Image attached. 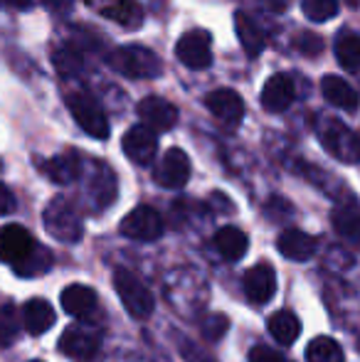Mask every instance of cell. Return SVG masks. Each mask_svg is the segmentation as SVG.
Wrapping results in <instances>:
<instances>
[{"label": "cell", "instance_id": "7c38bea8", "mask_svg": "<svg viewBox=\"0 0 360 362\" xmlns=\"http://www.w3.org/2000/svg\"><path fill=\"white\" fill-rule=\"evenodd\" d=\"M136 114H139V119L149 129L161 131V134L170 131L178 124V109L170 101L161 99V96H146V99H141L139 106H136Z\"/></svg>", "mask_w": 360, "mask_h": 362}, {"label": "cell", "instance_id": "e0dca14e", "mask_svg": "<svg viewBox=\"0 0 360 362\" xmlns=\"http://www.w3.org/2000/svg\"><path fill=\"white\" fill-rule=\"evenodd\" d=\"M277 247L281 257H286L289 262H308L316 254L318 242L316 237L301 232V229H284L277 239Z\"/></svg>", "mask_w": 360, "mask_h": 362}, {"label": "cell", "instance_id": "83f0119b", "mask_svg": "<svg viewBox=\"0 0 360 362\" xmlns=\"http://www.w3.org/2000/svg\"><path fill=\"white\" fill-rule=\"evenodd\" d=\"M91 192L99 207H106L116 200V177L106 165H99L94 173V182H91Z\"/></svg>", "mask_w": 360, "mask_h": 362}, {"label": "cell", "instance_id": "1f68e13d", "mask_svg": "<svg viewBox=\"0 0 360 362\" xmlns=\"http://www.w3.org/2000/svg\"><path fill=\"white\" fill-rule=\"evenodd\" d=\"M52 62H54V69L62 76H77L82 72V57L67 47L57 49V52L52 54Z\"/></svg>", "mask_w": 360, "mask_h": 362}, {"label": "cell", "instance_id": "f546056e", "mask_svg": "<svg viewBox=\"0 0 360 362\" xmlns=\"http://www.w3.org/2000/svg\"><path fill=\"white\" fill-rule=\"evenodd\" d=\"M50 267H52V254H50L45 247H37L28 262H23L18 269H15V274H18V276H25V279H33V276H40V274L50 272Z\"/></svg>", "mask_w": 360, "mask_h": 362}, {"label": "cell", "instance_id": "44dd1931", "mask_svg": "<svg viewBox=\"0 0 360 362\" xmlns=\"http://www.w3.org/2000/svg\"><path fill=\"white\" fill-rule=\"evenodd\" d=\"M294 101V81L286 74H274L262 89V106L272 114L286 111Z\"/></svg>", "mask_w": 360, "mask_h": 362}, {"label": "cell", "instance_id": "836d02e7", "mask_svg": "<svg viewBox=\"0 0 360 362\" xmlns=\"http://www.w3.org/2000/svg\"><path fill=\"white\" fill-rule=\"evenodd\" d=\"M294 47H296L301 54H306V57H316V54L323 52V40L313 33H301V35H296V40H294Z\"/></svg>", "mask_w": 360, "mask_h": 362}, {"label": "cell", "instance_id": "f35d334b", "mask_svg": "<svg viewBox=\"0 0 360 362\" xmlns=\"http://www.w3.org/2000/svg\"><path fill=\"white\" fill-rule=\"evenodd\" d=\"M267 5H269L274 13H284V10L291 5V0H267Z\"/></svg>", "mask_w": 360, "mask_h": 362}, {"label": "cell", "instance_id": "4fadbf2b", "mask_svg": "<svg viewBox=\"0 0 360 362\" xmlns=\"http://www.w3.org/2000/svg\"><path fill=\"white\" fill-rule=\"evenodd\" d=\"M242 286H245V293L252 303L265 305V303H269L274 298V293H277V274H274V269L267 262L257 264V267H252L250 272L245 274Z\"/></svg>", "mask_w": 360, "mask_h": 362}, {"label": "cell", "instance_id": "b9f144b4", "mask_svg": "<svg viewBox=\"0 0 360 362\" xmlns=\"http://www.w3.org/2000/svg\"><path fill=\"white\" fill-rule=\"evenodd\" d=\"M47 3H50V0H47Z\"/></svg>", "mask_w": 360, "mask_h": 362}, {"label": "cell", "instance_id": "60d3db41", "mask_svg": "<svg viewBox=\"0 0 360 362\" xmlns=\"http://www.w3.org/2000/svg\"><path fill=\"white\" fill-rule=\"evenodd\" d=\"M30 362H42V360H30Z\"/></svg>", "mask_w": 360, "mask_h": 362}, {"label": "cell", "instance_id": "cb8c5ba5", "mask_svg": "<svg viewBox=\"0 0 360 362\" xmlns=\"http://www.w3.org/2000/svg\"><path fill=\"white\" fill-rule=\"evenodd\" d=\"M267 328H269L272 338L277 340L279 345H284V348L294 345L298 340V335H301V323H298V318L291 310H277V313L267 320Z\"/></svg>", "mask_w": 360, "mask_h": 362}, {"label": "cell", "instance_id": "8992f818", "mask_svg": "<svg viewBox=\"0 0 360 362\" xmlns=\"http://www.w3.org/2000/svg\"><path fill=\"white\" fill-rule=\"evenodd\" d=\"M119 232L129 239H136V242H156L163 234V219L153 207L141 205L121 219Z\"/></svg>", "mask_w": 360, "mask_h": 362}, {"label": "cell", "instance_id": "7402d4cb", "mask_svg": "<svg viewBox=\"0 0 360 362\" xmlns=\"http://www.w3.org/2000/svg\"><path fill=\"white\" fill-rule=\"evenodd\" d=\"M215 249L220 252V257L225 259V262H240L247 254V249H250V239H247V234L242 232L240 227L227 224V227L217 229Z\"/></svg>", "mask_w": 360, "mask_h": 362}, {"label": "cell", "instance_id": "603a6c76", "mask_svg": "<svg viewBox=\"0 0 360 362\" xmlns=\"http://www.w3.org/2000/svg\"><path fill=\"white\" fill-rule=\"evenodd\" d=\"M235 30H237V37H240V45L245 49L247 57H260L265 52V33L262 28L245 13H237L235 15Z\"/></svg>", "mask_w": 360, "mask_h": 362}, {"label": "cell", "instance_id": "4dcf8cb0", "mask_svg": "<svg viewBox=\"0 0 360 362\" xmlns=\"http://www.w3.org/2000/svg\"><path fill=\"white\" fill-rule=\"evenodd\" d=\"M301 10L311 23H326L338 15V0H301Z\"/></svg>", "mask_w": 360, "mask_h": 362}, {"label": "cell", "instance_id": "9a60e30c", "mask_svg": "<svg viewBox=\"0 0 360 362\" xmlns=\"http://www.w3.org/2000/svg\"><path fill=\"white\" fill-rule=\"evenodd\" d=\"M59 303H62L64 313L74 315V318L89 320L96 315V308H99V298H96L94 288L84 286V284H69L67 288L59 296Z\"/></svg>", "mask_w": 360, "mask_h": 362}, {"label": "cell", "instance_id": "52a82bcc", "mask_svg": "<svg viewBox=\"0 0 360 362\" xmlns=\"http://www.w3.org/2000/svg\"><path fill=\"white\" fill-rule=\"evenodd\" d=\"M212 40L205 30H187L175 45V57L187 69H207L212 64Z\"/></svg>", "mask_w": 360, "mask_h": 362}, {"label": "cell", "instance_id": "d6986e66", "mask_svg": "<svg viewBox=\"0 0 360 362\" xmlns=\"http://www.w3.org/2000/svg\"><path fill=\"white\" fill-rule=\"evenodd\" d=\"M321 94H323V99H326L328 104L338 106V109H343V111H358V106H360L358 91L353 89V86L348 84L343 76H336V74L323 76Z\"/></svg>", "mask_w": 360, "mask_h": 362}, {"label": "cell", "instance_id": "74e56055", "mask_svg": "<svg viewBox=\"0 0 360 362\" xmlns=\"http://www.w3.org/2000/svg\"><path fill=\"white\" fill-rule=\"evenodd\" d=\"M3 5H8V8H15V10H25L33 5V0H0Z\"/></svg>", "mask_w": 360, "mask_h": 362}, {"label": "cell", "instance_id": "6da1fadb", "mask_svg": "<svg viewBox=\"0 0 360 362\" xmlns=\"http://www.w3.org/2000/svg\"><path fill=\"white\" fill-rule=\"evenodd\" d=\"M109 64L114 72L131 76V79H153L163 72L158 54L151 52L149 47H139V45H126L109 54Z\"/></svg>", "mask_w": 360, "mask_h": 362}, {"label": "cell", "instance_id": "5b68a950", "mask_svg": "<svg viewBox=\"0 0 360 362\" xmlns=\"http://www.w3.org/2000/svg\"><path fill=\"white\" fill-rule=\"evenodd\" d=\"M37 247L40 244L35 242V237L23 224H5V227H0V262L10 264L13 269H18L23 262H28Z\"/></svg>", "mask_w": 360, "mask_h": 362}, {"label": "cell", "instance_id": "8d00e7d4", "mask_svg": "<svg viewBox=\"0 0 360 362\" xmlns=\"http://www.w3.org/2000/svg\"><path fill=\"white\" fill-rule=\"evenodd\" d=\"M15 210V195L0 182V215H10Z\"/></svg>", "mask_w": 360, "mask_h": 362}, {"label": "cell", "instance_id": "7a4b0ae2", "mask_svg": "<svg viewBox=\"0 0 360 362\" xmlns=\"http://www.w3.org/2000/svg\"><path fill=\"white\" fill-rule=\"evenodd\" d=\"M114 288H116V293H119L121 303L126 305L131 318L146 320L153 313V308H156L153 293H151L149 286H146L139 276H134L131 272L119 269V272L114 274Z\"/></svg>", "mask_w": 360, "mask_h": 362}, {"label": "cell", "instance_id": "ffe728a7", "mask_svg": "<svg viewBox=\"0 0 360 362\" xmlns=\"http://www.w3.org/2000/svg\"><path fill=\"white\" fill-rule=\"evenodd\" d=\"M23 328L28 330L30 335H42L57 323V313L54 308L42 298H30L28 303L23 305Z\"/></svg>", "mask_w": 360, "mask_h": 362}, {"label": "cell", "instance_id": "4316f807", "mask_svg": "<svg viewBox=\"0 0 360 362\" xmlns=\"http://www.w3.org/2000/svg\"><path fill=\"white\" fill-rule=\"evenodd\" d=\"M336 57L348 72H360V35H356V33L338 35Z\"/></svg>", "mask_w": 360, "mask_h": 362}, {"label": "cell", "instance_id": "30bf717a", "mask_svg": "<svg viewBox=\"0 0 360 362\" xmlns=\"http://www.w3.org/2000/svg\"><path fill=\"white\" fill-rule=\"evenodd\" d=\"M121 146H124V153L131 163L149 165L156 158V151H158V139H156L153 129H149L146 124H139L126 131L124 139H121Z\"/></svg>", "mask_w": 360, "mask_h": 362}, {"label": "cell", "instance_id": "277c9868", "mask_svg": "<svg viewBox=\"0 0 360 362\" xmlns=\"http://www.w3.org/2000/svg\"><path fill=\"white\" fill-rule=\"evenodd\" d=\"M67 109L84 134H89L91 139H99V141L109 139V121H106V114H104V109H101V104L91 94H87V91H74V94H69Z\"/></svg>", "mask_w": 360, "mask_h": 362}, {"label": "cell", "instance_id": "2e32d148", "mask_svg": "<svg viewBox=\"0 0 360 362\" xmlns=\"http://www.w3.org/2000/svg\"><path fill=\"white\" fill-rule=\"evenodd\" d=\"M205 104L215 119L225 121V124H230V126L240 124L242 116H245V101H242V96L232 89L210 91L207 99H205Z\"/></svg>", "mask_w": 360, "mask_h": 362}, {"label": "cell", "instance_id": "ac0fdd59", "mask_svg": "<svg viewBox=\"0 0 360 362\" xmlns=\"http://www.w3.org/2000/svg\"><path fill=\"white\" fill-rule=\"evenodd\" d=\"M40 170L54 182V185H69L79 177L82 173V163H79V156L74 151H64L54 158H47V160L40 165Z\"/></svg>", "mask_w": 360, "mask_h": 362}, {"label": "cell", "instance_id": "9c48e42d", "mask_svg": "<svg viewBox=\"0 0 360 362\" xmlns=\"http://www.w3.org/2000/svg\"><path fill=\"white\" fill-rule=\"evenodd\" d=\"M321 139L333 158L343 163H360V136L353 134L348 126L338 124V121H328L323 126Z\"/></svg>", "mask_w": 360, "mask_h": 362}, {"label": "cell", "instance_id": "5bb4252c", "mask_svg": "<svg viewBox=\"0 0 360 362\" xmlns=\"http://www.w3.org/2000/svg\"><path fill=\"white\" fill-rule=\"evenodd\" d=\"M91 10L104 15L106 20L124 28H139L144 20V10L134 3V0H84Z\"/></svg>", "mask_w": 360, "mask_h": 362}, {"label": "cell", "instance_id": "e575fe53", "mask_svg": "<svg viewBox=\"0 0 360 362\" xmlns=\"http://www.w3.org/2000/svg\"><path fill=\"white\" fill-rule=\"evenodd\" d=\"M247 362H294V360H289L286 355L279 353V350L267 348V345H255V348L250 350Z\"/></svg>", "mask_w": 360, "mask_h": 362}, {"label": "cell", "instance_id": "d6a6232c", "mask_svg": "<svg viewBox=\"0 0 360 362\" xmlns=\"http://www.w3.org/2000/svg\"><path fill=\"white\" fill-rule=\"evenodd\" d=\"M227 325H230V320H227L225 315L215 313V315H207V318L202 320L200 328H202V335H205L207 343H217V340L227 333Z\"/></svg>", "mask_w": 360, "mask_h": 362}, {"label": "cell", "instance_id": "8fae6325", "mask_svg": "<svg viewBox=\"0 0 360 362\" xmlns=\"http://www.w3.org/2000/svg\"><path fill=\"white\" fill-rule=\"evenodd\" d=\"M156 182L168 190H178L190 180V158L180 151V148H170L166 156L161 158L158 168H156Z\"/></svg>", "mask_w": 360, "mask_h": 362}, {"label": "cell", "instance_id": "d4e9b609", "mask_svg": "<svg viewBox=\"0 0 360 362\" xmlns=\"http://www.w3.org/2000/svg\"><path fill=\"white\" fill-rule=\"evenodd\" d=\"M333 229L341 234L346 242L360 244V210L353 205H343L333 210Z\"/></svg>", "mask_w": 360, "mask_h": 362}, {"label": "cell", "instance_id": "ba28073f", "mask_svg": "<svg viewBox=\"0 0 360 362\" xmlns=\"http://www.w3.org/2000/svg\"><path fill=\"white\" fill-rule=\"evenodd\" d=\"M59 353L72 360L87 362L99 353V333L87 323H74L59 338Z\"/></svg>", "mask_w": 360, "mask_h": 362}, {"label": "cell", "instance_id": "ab89813d", "mask_svg": "<svg viewBox=\"0 0 360 362\" xmlns=\"http://www.w3.org/2000/svg\"><path fill=\"white\" fill-rule=\"evenodd\" d=\"M348 3H351L353 8H356V5H360V0H348Z\"/></svg>", "mask_w": 360, "mask_h": 362}, {"label": "cell", "instance_id": "484cf974", "mask_svg": "<svg viewBox=\"0 0 360 362\" xmlns=\"http://www.w3.org/2000/svg\"><path fill=\"white\" fill-rule=\"evenodd\" d=\"M306 360L308 362H346L343 348L328 335H318L308 343L306 348Z\"/></svg>", "mask_w": 360, "mask_h": 362}, {"label": "cell", "instance_id": "3957f363", "mask_svg": "<svg viewBox=\"0 0 360 362\" xmlns=\"http://www.w3.org/2000/svg\"><path fill=\"white\" fill-rule=\"evenodd\" d=\"M42 222H45V229H47L57 242H64V244H77L84 234L82 219H79L77 210H74L64 197H54V200L45 207Z\"/></svg>", "mask_w": 360, "mask_h": 362}, {"label": "cell", "instance_id": "f1b7e54d", "mask_svg": "<svg viewBox=\"0 0 360 362\" xmlns=\"http://www.w3.org/2000/svg\"><path fill=\"white\" fill-rule=\"evenodd\" d=\"M20 328H23V318L18 315L15 305H0V348L13 345L15 338L20 335Z\"/></svg>", "mask_w": 360, "mask_h": 362}, {"label": "cell", "instance_id": "d590c367", "mask_svg": "<svg viewBox=\"0 0 360 362\" xmlns=\"http://www.w3.org/2000/svg\"><path fill=\"white\" fill-rule=\"evenodd\" d=\"M182 358H185L187 362H215L210 358V355H205L200 348H195L192 343H187V340H182V348H180Z\"/></svg>", "mask_w": 360, "mask_h": 362}]
</instances>
